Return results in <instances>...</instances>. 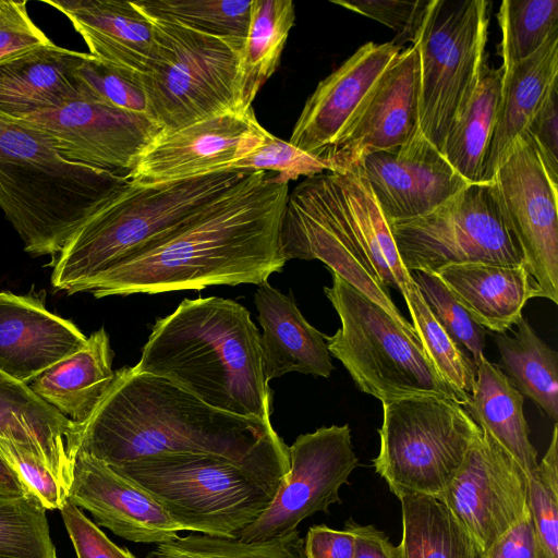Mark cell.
<instances>
[{
  "mask_svg": "<svg viewBox=\"0 0 558 558\" xmlns=\"http://www.w3.org/2000/svg\"><path fill=\"white\" fill-rule=\"evenodd\" d=\"M288 194L289 183L277 173L247 172L199 214L100 274L82 292L100 299L259 286L287 264L280 233Z\"/></svg>",
  "mask_w": 558,
  "mask_h": 558,
  "instance_id": "6da1fadb",
  "label": "cell"
},
{
  "mask_svg": "<svg viewBox=\"0 0 558 558\" xmlns=\"http://www.w3.org/2000/svg\"><path fill=\"white\" fill-rule=\"evenodd\" d=\"M80 451L111 468L173 454H206L289 471V446L270 421L216 409L177 383L134 366L116 372L84 424Z\"/></svg>",
  "mask_w": 558,
  "mask_h": 558,
  "instance_id": "7a4b0ae2",
  "label": "cell"
},
{
  "mask_svg": "<svg viewBox=\"0 0 558 558\" xmlns=\"http://www.w3.org/2000/svg\"><path fill=\"white\" fill-rule=\"evenodd\" d=\"M259 337L248 310L234 300L184 299L156 319L134 367L177 383L216 409L270 421Z\"/></svg>",
  "mask_w": 558,
  "mask_h": 558,
  "instance_id": "3957f363",
  "label": "cell"
},
{
  "mask_svg": "<svg viewBox=\"0 0 558 558\" xmlns=\"http://www.w3.org/2000/svg\"><path fill=\"white\" fill-rule=\"evenodd\" d=\"M128 180L66 160L38 130L0 112V208L28 254H59Z\"/></svg>",
  "mask_w": 558,
  "mask_h": 558,
  "instance_id": "277c9868",
  "label": "cell"
},
{
  "mask_svg": "<svg viewBox=\"0 0 558 558\" xmlns=\"http://www.w3.org/2000/svg\"><path fill=\"white\" fill-rule=\"evenodd\" d=\"M247 172H219L158 185L128 180L70 238L51 283L70 294L153 245L223 195Z\"/></svg>",
  "mask_w": 558,
  "mask_h": 558,
  "instance_id": "5b68a950",
  "label": "cell"
},
{
  "mask_svg": "<svg viewBox=\"0 0 558 558\" xmlns=\"http://www.w3.org/2000/svg\"><path fill=\"white\" fill-rule=\"evenodd\" d=\"M150 494L182 532L236 539L272 501L289 471L206 454H173L112 468Z\"/></svg>",
  "mask_w": 558,
  "mask_h": 558,
  "instance_id": "8992f818",
  "label": "cell"
},
{
  "mask_svg": "<svg viewBox=\"0 0 558 558\" xmlns=\"http://www.w3.org/2000/svg\"><path fill=\"white\" fill-rule=\"evenodd\" d=\"M324 292L341 322L333 336H325L329 354L343 364L361 391L381 403L436 397L462 404L433 366L417 336L335 274L332 286Z\"/></svg>",
  "mask_w": 558,
  "mask_h": 558,
  "instance_id": "52a82bcc",
  "label": "cell"
},
{
  "mask_svg": "<svg viewBox=\"0 0 558 558\" xmlns=\"http://www.w3.org/2000/svg\"><path fill=\"white\" fill-rule=\"evenodd\" d=\"M148 16L155 45L146 70L140 74L146 114L169 131L217 114L242 112L241 50L174 20Z\"/></svg>",
  "mask_w": 558,
  "mask_h": 558,
  "instance_id": "ba28073f",
  "label": "cell"
},
{
  "mask_svg": "<svg viewBox=\"0 0 558 558\" xmlns=\"http://www.w3.org/2000/svg\"><path fill=\"white\" fill-rule=\"evenodd\" d=\"M375 472L398 499L437 498L461 468L482 429L459 402L415 397L383 402Z\"/></svg>",
  "mask_w": 558,
  "mask_h": 558,
  "instance_id": "9c48e42d",
  "label": "cell"
},
{
  "mask_svg": "<svg viewBox=\"0 0 558 558\" xmlns=\"http://www.w3.org/2000/svg\"><path fill=\"white\" fill-rule=\"evenodd\" d=\"M490 2L429 0L412 46L418 57V128L441 153L486 62Z\"/></svg>",
  "mask_w": 558,
  "mask_h": 558,
  "instance_id": "30bf717a",
  "label": "cell"
},
{
  "mask_svg": "<svg viewBox=\"0 0 558 558\" xmlns=\"http://www.w3.org/2000/svg\"><path fill=\"white\" fill-rule=\"evenodd\" d=\"M390 230L403 267L410 272L457 264H523L492 184H468L432 211L391 221Z\"/></svg>",
  "mask_w": 558,
  "mask_h": 558,
  "instance_id": "8fae6325",
  "label": "cell"
},
{
  "mask_svg": "<svg viewBox=\"0 0 558 558\" xmlns=\"http://www.w3.org/2000/svg\"><path fill=\"white\" fill-rule=\"evenodd\" d=\"M489 183L541 298L558 304V184L526 132Z\"/></svg>",
  "mask_w": 558,
  "mask_h": 558,
  "instance_id": "7c38bea8",
  "label": "cell"
},
{
  "mask_svg": "<svg viewBox=\"0 0 558 558\" xmlns=\"http://www.w3.org/2000/svg\"><path fill=\"white\" fill-rule=\"evenodd\" d=\"M290 469L272 501L240 534L243 542H258L298 529L317 512L341 501L340 488L359 465L348 424L324 426L302 434L289 446Z\"/></svg>",
  "mask_w": 558,
  "mask_h": 558,
  "instance_id": "4fadbf2b",
  "label": "cell"
},
{
  "mask_svg": "<svg viewBox=\"0 0 558 558\" xmlns=\"http://www.w3.org/2000/svg\"><path fill=\"white\" fill-rule=\"evenodd\" d=\"M20 119L38 130L66 160L126 175L162 128L84 95Z\"/></svg>",
  "mask_w": 558,
  "mask_h": 558,
  "instance_id": "5bb4252c",
  "label": "cell"
},
{
  "mask_svg": "<svg viewBox=\"0 0 558 558\" xmlns=\"http://www.w3.org/2000/svg\"><path fill=\"white\" fill-rule=\"evenodd\" d=\"M436 499L466 532L478 557L524 515L526 476L508 451L482 429Z\"/></svg>",
  "mask_w": 558,
  "mask_h": 558,
  "instance_id": "9a60e30c",
  "label": "cell"
},
{
  "mask_svg": "<svg viewBox=\"0 0 558 558\" xmlns=\"http://www.w3.org/2000/svg\"><path fill=\"white\" fill-rule=\"evenodd\" d=\"M268 134L253 108L162 130L126 177L142 185H158L226 172L254 153Z\"/></svg>",
  "mask_w": 558,
  "mask_h": 558,
  "instance_id": "2e32d148",
  "label": "cell"
},
{
  "mask_svg": "<svg viewBox=\"0 0 558 558\" xmlns=\"http://www.w3.org/2000/svg\"><path fill=\"white\" fill-rule=\"evenodd\" d=\"M417 130L418 57L411 46L395 58L322 159L331 172H344L372 153L403 145Z\"/></svg>",
  "mask_w": 558,
  "mask_h": 558,
  "instance_id": "e0dca14e",
  "label": "cell"
},
{
  "mask_svg": "<svg viewBox=\"0 0 558 558\" xmlns=\"http://www.w3.org/2000/svg\"><path fill=\"white\" fill-rule=\"evenodd\" d=\"M348 171L368 182L389 222L423 216L470 184L420 130L403 145L372 153Z\"/></svg>",
  "mask_w": 558,
  "mask_h": 558,
  "instance_id": "ac0fdd59",
  "label": "cell"
},
{
  "mask_svg": "<svg viewBox=\"0 0 558 558\" xmlns=\"http://www.w3.org/2000/svg\"><path fill=\"white\" fill-rule=\"evenodd\" d=\"M280 247L287 262L293 258L323 262L332 274L361 291L416 336L412 324L392 302L388 288L303 181L288 194Z\"/></svg>",
  "mask_w": 558,
  "mask_h": 558,
  "instance_id": "d6986e66",
  "label": "cell"
},
{
  "mask_svg": "<svg viewBox=\"0 0 558 558\" xmlns=\"http://www.w3.org/2000/svg\"><path fill=\"white\" fill-rule=\"evenodd\" d=\"M68 502L88 511L95 523L140 544H163L182 532L146 490L102 461L78 451Z\"/></svg>",
  "mask_w": 558,
  "mask_h": 558,
  "instance_id": "ffe728a7",
  "label": "cell"
},
{
  "mask_svg": "<svg viewBox=\"0 0 558 558\" xmlns=\"http://www.w3.org/2000/svg\"><path fill=\"white\" fill-rule=\"evenodd\" d=\"M401 50L391 41H368L361 46L318 83L307 98L288 142L304 153L322 158Z\"/></svg>",
  "mask_w": 558,
  "mask_h": 558,
  "instance_id": "44dd1931",
  "label": "cell"
},
{
  "mask_svg": "<svg viewBox=\"0 0 558 558\" xmlns=\"http://www.w3.org/2000/svg\"><path fill=\"white\" fill-rule=\"evenodd\" d=\"M304 182L380 281L403 294L411 275L399 258L390 223L368 182L353 171H327Z\"/></svg>",
  "mask_w": 558,
  "mask_h": 558,
  "instance_id": "7402d4cb",
  "label": "cell"
},
{
  "mask_svg": "<svg viewBox=\"0 0 558 558\" xmlns=\"http://www.w3.org/2000/svg\"><path fill=\"white\" fill-rule=\"evenodd\" d=\"M87 337L29 295L0 292V372L28 385Z\"/></svg>",
  "mask_w": 558,
  "mask_h": 558,
  "instance_id": "603a6c76",
  "label": "cell"
},
{
  "mask_svg": "<svg viewBox=\"0 0 558 558\" xmlns=\"http://www.w3.org/2000/svg\"><path fill=\"white\" fill-rule=\"evenodd\" d=\"M83 426L0 372V437L35 454L69 495Z\"/></svg>",
  "mask_w": 558,
  "mask_h": 558,
  "instance_id": "cb8c5ba5",
  "label": "cell"
},
{
  "mask_svg": "<svg viewBox=\"0 0 558 558\" xmlns=\"http://www.w3.org/2000/svg\"><path fill=\"white\" fill-rule=\"evenodd\" d=\"M64 14L92 56L142 74L153 56L155 29L134 2L119 0H44Z\"/></svg>",
  "mask_w": 558,
  "mask_h": 558,
  "instance_id": "d4e9b609",
  "label": "cell"
},
{
  "mask_svg": "<svg viewBox=\"0 0 558 558\" xmlns=\"http://www.w3.org/2000/svg\"><path fill=\"white\" fill-rule=\"evenodd\" d=\"M255 306L263 328L259 341L268 381L293 372L329 377L333 365L325 335L305 319L291 294L266 281L257 286Z\"/></svg>",
  "mask_w": 558,
  "mask_h": 558,
  "instance_id": "484cf974",
  "label": "cell"
},
{
  "mask_svg": "<svg viewBox=\"0 0 558 558\" xmlns=\"http://www.w3.org/2000/svg\"><path fill=\"white\" fill-rule=\"evenodd\" d=\"M85 52L51 43L0 62V112L21 118L84 95L77 68Z\"/></svg>",
  "mask_w": 558,
  "mask_h": 558,
  "instance_id": "4316f807",
  "label": "cell"
},
{
  "mask_svg": "<svg viewBox=\"0 0 558 558\" xmlns=\"http://www.w3.org/2000/svg\"><path fill=\"white\" fill-rule=\"evenodd\" d=\"M435 274L475 323L497 333H505L523 318L530 299L541 298L523 264H457Z\"/></svg>",
  "mask_w": 558,
  "mask_h": 558,
  "instance_id": "83f0119b",
  "label": "cell"
},
{
  "mask_svg": "<svg viewBox=\"0 0 558 558\" xmlns=\"http://www.w3.org/2000/svg\"><path fill=\"white\" fill-rule=\"evenodd\" d=\"M501 69L499 105L482 175L485 183L492 180L558 78V32L531 57Z\"/></svg>",
  "mask_w": 558,
  "mask_h": 558,
  "instance_id": "f1b7e54d",
  "label": "cell"
},
{
  "mask_svg": "<svg viewBox=\"0 0 558 558\" xmlns=\"http://www.w3.org/2000/svg\"><path fill=\"white\" fill-rule=\"evenodd\" d=\"M109 336L100 328L74 353L28 384L47 404L84 426L109 390L116 372Z\"/></svg>",
  "mask_w": 558,
  "mask_h": 558,
  "instance_id": "f546056e",
  "label": "cell"
},
{
  "mask_svg": "<svg viewBox=\"0 0 558 558\" xmlns=\"http://www.w3.org/2000/svg\"><path fill=\"white\" fill-rule=\"evenodd\" d=\"M523 403L524 397L510 379L483 354L476 366L472 392L463 407L480 428L487 430L525 476H530L538 462L537 451L530 440Z\"/></svg>",
  "mask_w": 558,
  "mask_h": 558,
  "instance_id": "4dcf8cb0",
  "label": "cell"
},
{
  "mask_svg": "<svg viewBox=\"0 0 558 558\" xmlns=\"http://www.w3.org/2000/svg\"><path fill=\"white\" fill-rule=\"evenodd\" d=\"M502 82V69L484 63L476 85L445 138L441 154L468 183L482 182Z\"/></svg>",
  "mask_w": 558,
  "mask_h": 558,
  "instance_id": "1f68e13d",
  "label": "cell"
},
{
  "mask_svg": "<svg viewBox=\"0 0 558 558\" xmlns=\"http://www.w3.org/2000/svg\"><path fill=\"white\" fill-rule=\"evenodd\" d=\"M295 11L291 0H252L251 20L240 51V110L252 109L258 90L277 70Z\"/></svg>",
  "mask_w": 558,
  "mask_h": 558,
  "instance_id": "d6a6232c",
  "label": "cell"
},
{
  "mask_svg": "<svg viewBox=\"0 0 558 558\" xmlns=\"http://www.w3.org/2000/svg\"><path fill=\"white\" fill-rule=\"evenodd\" d=\"M513 336L497 333V366L514 388L531 399L555 423L558 420V353L522 318Z\"/></svg>",
  "mask_w": 558,
  "mask_h": 558,
  "instance_id": "836d02e7",
  "label": "cell"
},
{
  "mask_svg": "<svg viewBox=\"0 0 558 558\" xmlns=\"http://www.w3.org/2000/svg\"><path fill=\"white\" fill-rule=\"evenodd\" d=\"M399 500L402 537L395 558H476L466 532L436 498L412 495Z\"/></svg>",
  "mask_w": 558,
  "mask_h": 558,
  "instance_id": "e575fe53",
  "label": "cell"
},
{
  "mask_svg": "<svg viewBox=\"0 0 558 558\" xmlns=\"http://www.w3.org/2000/svg\"><path fill=\"white\" fill-rule=\"evenodd\" d=\"M402 296L425 354L464 405L475 383V364L432 314L412 278Z\"/></svg>",
  "mask_w": 558,
  "mask_h": 558,
  "instance_id": "d590c367",
  "label": "cell"
},
{
  "mask_svg": "<svg viewBox=\"0 0 558 558\" xmlns=\"http://www.w3.org/2000/svg\"><path fill=\"white\" fill-rule=\"evenodd\" d=\"M150 16L168 17L226 40L242 50L251 20L252 0L134 1Z\"/></svg>",
  "mask_w": 558,
  "mask_h": 558,
  "instance_id": "8d00e7d4",
  "label": "cell"
},
{
  "mask_svg": "<svg viewBox=\"0 0 558 558\" xmlns=\"http://www.w3.org/2000/svg\"><path fill=\"white\" fill-rule=\"evenodd\" d=\"M497 17L501 68H507L531 57L558 32V0H505Z\"/></svg>",
  "mask_w": 558,
  "mask_h": 558,
  "instance_id": "74e56055",
  "label": "cell"
},
{
  "mask_svg": "<svg viewBox=\"0 0 558 558\" xmlns=\"http://www.w3.org/2000/svg\"><path fill=\"white\" fill-rule=\"evenodd\" d=\"M0 558H59L46 509L34 495H0Z\"/></svg>",
  "mask_w": 558,
  "mask_h": 558,
  "instance_id": "f35d334b",
  "label": "cell"
},
{
  "mask_svg": "<svg viewBox=\"0 0 558 558\" xmlns=\"http://www.w3.org/2000/svg\"><path fill=\"white\" fill-rule=\"evenodd\" d=\"M153 553L166 558H306L304 538L298 529L258 542L190 533L157 545Z\"/></svg>",
  "mask_w": 558,
  "mask_h": 558,
  "instance_id": "ab89813d",
  "label": "cell"
},
{
  "mask_svg": "<svg viewBox=\"0 0 558 558\" xmlns=\"http://www.w3.org/2000/svg\"><path fill=\"white\" fill-rule=\"evenodd\" d=\"M526 504L545 558H558V426L546 453L526 476Z\"/></svg>",
  "mask_w": 558,
  "mask_h": 558,
  "instance_id": "60d3db41",
  "label": "cell"
},
{
  "mask_svg": "<svg viewBox=\"0 0 558 558\" xmlns=\"http://www.w3.org/2000/svg\"><path fill=\"white\" fill-rule=\"evenodd\" d=\"M410 275L432 314L477 366L486 329L470 317L435 272L413 270Z\"/></svg>",
  "mask_w": 558,
  "mask_h": 558,
  "instance_id": "b9f144b4",
  "label": "cell"
},
{
  "mask_svg": "<svg viewBox=\"0 0 558 558\" xmlns=\"http://www.w3.org/2000/svg\"><path fill=\"white\" fill-rule=\"evenodd\" d=\"M77 75L84 93L92 98L122 110L146 114L140 74L124 71L85 52Z\"/></svg>",
  "mask_w": 558,
  "mask_h": 558,
  "instance_id": "7bdbcfd3",
  "label": "cell"
},
{
  "mask_svg": "<svg viewBox=\"0 0 558 558\" xmlns=\"http://www.w3.org/2000/svg\"><path fill=\"white\" fill-rule=\"evenodd\" d=\"M233 171H274L289 183L300 177L306 179L325 171L331 172V167L326 160L304 153L269 133L254 153L231 165L226 172Z\"/></svg>",
  "mask_w": 558,
  "mask_h": 558,
  "instance_id": "ee69618b",
  "label": "cell"
},
{
  "mask_svg": "<svg viewBox=\"0 0 558 558\" xmlns=\"http://www.w3.org/2000/svg\"><path fill=\"white\" fill-rule=\"evenodd\" d=\"M0 457L46 510H60L68 502V493L31 451L8 438L0 437Z\"/></svg>",
  "mask_w": 558,
  "mask_h": 558,
  "instance_id": "f6af8a7d",
  "label": "cell"
},
{
  "mask_svg": "<svg viewBox=\"0 0 558 558\" xmlns=\"http://www.w3.org/2000/svg\"><path fill=\"white\" fill-rule=\"evenodd\" d=\"M331 2L393 29L397 35L391 43L402 47L408 41L413 44L429 0H332Z\"/></svg>",
  "mask_w": 558,
  "mask_h": 558,
  "instance_id": "bcb514c9",
  "label": "cell"
},
{
  "mask_svg": "<svg viewBox=\"0 0 558 558\" xmlns=\"http://www.w3.org/2000/svg\"><path fill=\"white\" fill-rule=\"evenodd\" d=\"M51 43L31 19L26 1L0 0V62Z\"/></svg>",
  "mask_w": 558,
  "mask_h": 558,
  "instance_id": "7dc6e473",
  "label": "cell"
},
{
  "mask_svg": "<svg viewBox=\"0 0 558 558\" xmlns=\"http://www.w3.org/2000/svg\"><path fill=\"white\" fill-rule=\"evenodd\" d=\"M60 512L76 558H137L128 548L114 544L72 504L66 502Z\"/></svg>",
  "mask_w": 558,
  "mask_h": 558,
  "instance_id": "c3c4849f",
  "label": "cell"
},
{
  "mask_svg": "<svg viewBox=\"0 0 558 558\" xmlns=\"http://www.w3.org/2000/svg\"><path fill=\"white\" fill-rule=\"evenodd\" d=\"M524 132L533 141L550 179L558 184V78L551 83Z\"/></svg>",
  "mask_w": 558,
  "mask_h": 558,
  "instance_id": "681fc988",
  "label": "cell"
},
{
  "mask_svg": "<svg viewBox=\"0 0 558 558\" xmlns=\"http://www.w3.org/2000/svg\"><path fill=\"white\" fill-rule=\"evenodd\" d=\"M476 558H545L529 507L517 524Z\"/></svg>",
  "mask_w": 558,
  "mask_h": 558,
  "instance_id": "f907efd6",
  "label": "cell"
},
{
  "mask_svg": "<svg viewBox=\"0 0 558 558\" xmlns=\"http://www.w3.org/2000/svg\"><path fill=\"white\" fill-rule=\"evenodd\" d=\"M355 536L351 530L312 525L304 538L306 558H353Z\"/></svg>",
  "mask_w": 558,
  "mask_h": 558,
  "instance_id": "816d5d0a",
  "label": "cell"
},
{
  "mask_svg": "<svg viewBox=\"0 0 558 558\" xmlns=\"http://www.w3.org/2000/svg\"><path fill=\"white\" fill-rule=\"evenodd\" d=\"M344 527L355 536L353 558H395V546L384 531L372 524L362 525L349 518Z\"/></svg>",
  "mask_w": 558,
  "mask_h": 558,
  "instance_id": "f5cc1de1",
  "label": "cell"
},
{
  "mask_svg": "<svg viewBox=\"0 0 558 558\" xmlns=\"http://www.w3.org/2000/svg\"><path fill=\"white\" fill-rule=\"evenodd\" d=\"M29 494L16 474L0 457V495L23 496Z\"/></svg>",
  "mask_w": 558,
  "mask_h": 558,
  "instance_id": "db71d44e",
  "label": "cell"
},
{
  "mask_svg": "<svg viewBox=\"0 0 558 558\" xmlns=\"http://www.w3.org/2000/svg\"><path fill=\"white\" fill-rule=\"evenodd\" d=\"M146 558H166V557H161V556H158L156 554H154L153 551H150Z\"/></svg>",
  "mask_w": 558,
  "mask_h": 558,
  "instance_id": "11a10c76",
  "label": "cell"
}]
</instances>
